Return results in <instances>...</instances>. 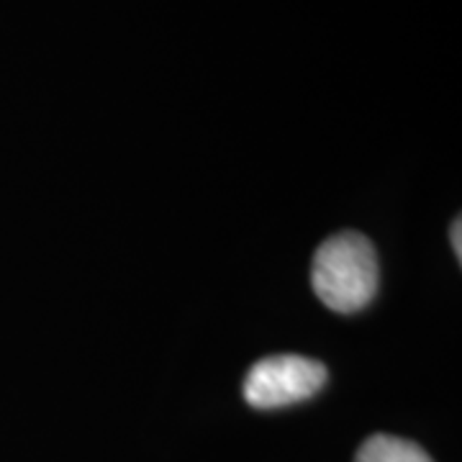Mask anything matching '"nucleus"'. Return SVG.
Here are the masks:
<instances>
[{"instance_id": "f257e3e1", "label": "nucleus", "mask_w": 462, "mask_h": 462, "mask_svg": "<svg viewBox=\"0 0 462 462\" xmlns=\"http://www.w3.org/2000/svg\"><path fill=\"white\" fill-rule=\"evenodd\" d=\"M378 254L357 231L329 236L316 249L311 282L319 300L337 314H355L378 293Z\"/></svg>"}, {"instance_id": "20e7f679", "label": "nucleus", "mask_w": 462, "mask_h": 462, "mask_svg": "<svg viewBox=\"0 0 462 462\" xmlns=\"http://www.w3.org/2000/svg\"><path fill=\"white\" fill-rule=\"evenodd\" d=\"M449 239H452V249H455V257L462 260V221L455 218L452 229H449Z\"/></svg>"}, {"instance_id": "f03ea898", "label": "nucleus", "mask_w": 462, "mask_h": 462, "mask_svg": "<svg viewBox=\"0 0 462 462\" xmlns=\"http://www.w3.org/2000/svg\"><path fill=\"white\" fill-rule=\"evenodd\" d=\"M327 375V367L319 360L303 355H273L252 365L245 378V401L260 411L293 406L319 393Z\"/></svg>"}, {"instance_id": "7ed1b4c3", "label": "nucleus", "mask_w": 462, "mask_h": 462, "mask_svg": "<svg viewBox=\"0 0 462 462\" xmlns=\"http://www.w3.org/2000/svg\"><path fill=\"white\" fill-rule=\"evenodd\" d=\"M355 462H431V457L409 439L391 437V434H375L360 447Z\"/></svg>"}]
</instances>
